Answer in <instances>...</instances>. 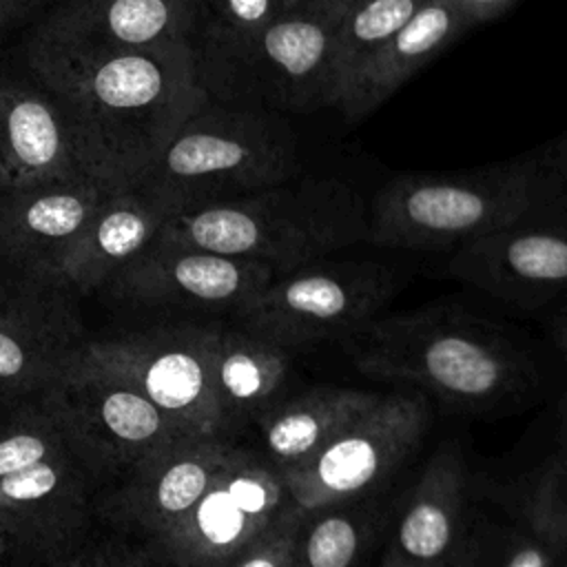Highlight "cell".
<instances>
[{
    "label": "cell",
    "instance_id": "cell-3",
    "mask_svg": "<svg viewBox=\"0 0 567 567\" xmlns=\"http://www.w3.org/2000/svg\"><path fill=\"white\" fill-rule=\"evenodd\" d=\"M186 230L202 250L264 261L279 275L365 244L368 202L341 177L301 171L199 210Z\"/></svg>",
    "mask_w": 567,
    "mask_h": 567
},
{
    "label": "cell",
    "instance_id": "cell-26",
    "mask_svg": "<svg viewBox=\"0 0 567 567\" xmlns=\"http://www.w3.org/2000/svg\"><path fill=\"white\" fill-rule=\"evenodd\" d=\"M144 221L142 217H137L131 210H117L111 213L97 230V239L104 252L113 255V257H124L128 252H133L142 239H144Z\"/></svg>",
    "mask_w": 567,
    "mask_h": 567
},
{
    "label": "cell",
    "instance_id": "cell-34",
    "mask_svg": "<svg viewBox=\"0 0 567 567\" xmlns=\"http://www.w3.org/2000/svg\"><path fill=\"white\" fill-rule=\"evenodd\" d=\"M35 2L38 0H0V22H4L9 18H20Z\"/></svg>",
    "mask_w": 567,
    "mask_h": 567
},
{
    "label": "cell",
    "instance_id": "cell-21",
    "mask_svg": "<svg viewBox=\"0 0 567 567\" xmlns=\"http://www.w3.org/2000/svg\"><path fill=\"white\" fill-rule=\"evenodd\" d=\"M208 374H213V370H208L195 352H166L151 363L146 392L155 405L166 410L195 408L199 399L213 390Z\"/></svg>",
    "mask_w": 567,
    "mask_h": 567
},
{
    "label": "cell",
    "instance_id": "cell-8",
    "mask_svg": "<svg viewBox=\"0 0 567 567\" xmlns=\"http://www.w3.org/2000/svg\"><path fill=\"white\" fill-rule=\"evenodd\" d=\"M472 476L458 441H443L399 498L381 567H463Z\"/></svg>",
    "mask_w": 567,
    "mask_h": 567
},
{
    "label": "cell",
    "instance_id": "cell-5",
    "mask_svg": "<svg viewBox=\"0 0 567 567\" xmlns=\"http://www.w3.org/2000/svg\"><path fill=\"white\" fill-rule=\"evenodd\" d=\"M430 403L419 390H394L359 414L312 461L281 474L288 496L315 509L377 494L421 447Z\"/></svg>",
    "mask_w": 567,
    "mask_h": 567
},
{
    "label": "cell",
    "instance_id": "cell-11",
    "mask_svg": "<svg viewBox=\"0 0 567 567\" xmlns=\"http://www.w3.org/2000/svg\"><path fill=\"white\" fill-rule=\"evenodd\" d=\"M472 27L476 24L458 0H423L399 31L350 78L337 109L350 122L370 115Z\"/></svg>",
    "mask_w": 567,
    "mask_h": 567
},
{
    "label": "cell",
    "instance_id": "cell-4",
    "mask_svg": "<svg viewBox=\"0 0 567 567\" xmlns=\"http://www.w3.org/2000/svg\"><path fill=\"white\" fill-rule=\"evenodd\" d=\"M323 259L275 275L241 310L246 330L292 352L343 341L381 315L399 288L383 264Z\"/></svg>",
    "mask_w": 567,
    "mask_h": 567
},
{
    "label": "cell",
    "instance_id": "cell-7",
    "mask_svg": "<svg viewBox=\"0 0 567 567\" xmlns=\"http://www.w3.org/2000/svg\"><path fill=\"white\" fill-rule=\"evenodd\" d=\"M447 272L520 310L567 299V217L516 221L463 241Z\"/></svg>",
    "mask_w": 567,
    "mask_h": 567
},
{
    "label": "cell",
    "instance_id": "cell-24",
    "mask_svg": "<svg viewBox=\"0 0 567 567\" xmlns=\"http://www.w3.org/2000/svg\"><path fill=\"white\" fill-rule=\"evenodd\" d=\"M106 425L126 441H144L159 430V412L153 401L131 392H115L102 403Z\"/></svg>",
    "mask_w": 567,
    "mask_h": 567
},
{
    "label": "cell",
    "instance_id": "cell-30",
    "mask_svg": "<svg viewBox=\"0 0 567 567\" xmlns=\"http://www.w3.org/2000/svg\"><path fill=\"white\" fill-rule=\"evenodd\" d=\"M514 2L516 0H458V4L463 7V11L470 16L474 24L503 16Z\"/></svg>",
    "mask_w": 567,
    "mask_h": 567
},
{
    "label": "cell",
    "instance_id": "cell-23",
    "mask_svg": "<svg viewBox=\"0 0 567 567\" xmlns=\"http://www.w3.org/2000/svg\"><path fill=\"white\" fill-rule=\"evenodd\" d=\"M213 463L215 458H210V463H206L204 458H188L175 463L162 476L157 487V503L162 505V509L171 514L190 509L215 478Z\"/></svg>",
    "mask_w": 567,
    "mask_h": 567
},
{
    "label": "cell",
    "instance_id": "cell-18",
    "mask_svg": "<svg viewBox=\"0 0 567 567\" xmlns=\"http://www.w3.org/2000/svg\"><path fill=\"white\" fill-rule=\"evenodd\" d=\"M565 567L563 558L536 534L472 514L463 567Z\"/></svg>",
    "mask_w": 567,
    "mask_h": 567
},
{
    "label": "cell",
    "instance_id": "cell-22",
    "mask_svg": "<svg viewBox=\"0 0 567 567\" xmlns=\"http://www.w3.org/2000/svg\"><path fill=\"white\" fill-rule=\"evenodd\" d=\"M9 144L29 166L49 164L60 146V135L51 111L33 97H16L7 111Z\"/></svg>",
    "mask_w": 567,
    "mask_h": 567
},
{
    "label": "cell",
    "instance_id": "cell-32",
    "mask_svg": "<svg viewBox=\"0 0 567 567\" xmlns=\"http://www.w3.org/2000/svg\"><path fill=\"white\" fill-rule=\"evenodd\" d=\"M543 151H545L547 159L551 162V166L567 179V131L560 137H556L554 142L545 144Z\"/></svg>",
    "mask_w": 567,
    "mask_h": 567
},
{
    "label": "cell",
    "instance_id": "cell-19",
    "mask_svg": "<svg viewBox=\"0 0 567 567\" xmlns=\"http://www.w3.org/2000/svg\"><path fill=\"white\" fill-rule=\"evenodd\" d=\"M206 29L202 47L221 73L248 42L284 13V0H202Z\"/></svg>",
    "mask_w": 567,
    "mask_h": 567
},
{
    "label": "cell",
    "instance_id": "cell-1",
    "mask_svg": "<svg viewBox=\"0 0 567 567\" xmlns=\"http://www.w3.org/2000/svg\"><path fill=\"white\" fill-rule=\"evenodd\" d=\"M341 346L363 377L414 388L454 412L518 405L538 388L532 357L507 330L461 306L381 312Z\"/></svg>",
    "mask_w": 567,
    "mask_h": 567
},
{
    "label": "cell",
    "instance_id": "cell-6",
    "mask_svg": "<svg viewBox=\"0 0 567 567\" xmlns=\"http://www.w3.org/2000/svg\"><path fill=\"white\" fill-rule=\"evenodd\" d=\"M334 29L337 22L284 11L219 75L230 89L284 115L337 106Z\"/></svg>",
    "mask_w": 567,
    "mask_h": 567
},
{
    "label": "cell",
    "instance_id": "cell-33",
    "mask_svg": "<svg viewBox=\"0 0 567 567\" xmlns=\"http://www.w3.org/2000/svg\"><path fill=\"white\" fill-rule=\"evenodd\" d=\"M551 341L558 348L560 357L567 361V301L558 308L551 319Z\"/></svg>",
    "mask_w": 567,
    "mask_h": 567
},
{
    "label": "cell",
    "instance_id": "cell-17",
    "mask_svg": "<svg viewBox=\"0 0 567 567\" xmlns=\"http://www.w3.org/2000/svg\"><path fill=\"white\" fill-rule=\"evenodd\" d=\"M423 0H354L334 29L341 91L365 60L390 40ZM341 95V93H339ZM339 102V100H337Z\"/></svg>",
    "mask_w": 567,
    "mask_h": 567
},
{
    "label": "cell",
    "instance_id": "cell-2",
    "mask_svg": "<svg viewBox=\"0 0 567 567\" xmlns=\"http://www.w3.org/2000/svg\"><path fill=\"white\" fill-rule=\"evenodd\" d=\"M549 217H567V179L540 146L478 168L390 177L368 204L365 244L447 250L516 221Z\"/></svg>",
    "mask_w": 567,
    "mask_h": 567
},
{
    "label": "cell",
    "instance_id": "cell-29",
    "mask_svg": "<svg viewBox=\"0 0 567 567\" xmlns=\"http://www.w3.org/2000/svg\"><path fill=\"white\" fill-rule=\"evenodd\" d=\"M352 2L354 0H284V11L315 16L339 24V20L346 16Z\"/></svg>",
    "mask_w": 567,
    "mask_h": 567
},
{
    "label": "cell",
    "instance_id": "cell-14",
    "mask_svg": "<svg viewBox=\"0 0 567 567\" xmlns=\"http://www.w3.org/2000/svg\"><path fill=\"white\" fill-rule=\"evenodd\" d=\"M377 494L308 509L299 567H352L363 563L377 549L381 536L390 534L396 516V505L377 501Z\"/></svg>",
    "mask_w": 567,
    "mask_h": 567
},
{
    "label": "cell",
    "instance_id": "cell-28",
    "mask_svg": "<svg viewBox=\"0 0 567 567\" xmlns=\"http://www.w3.org/2000/svg\"><path fill=\"white\" fill-rule=\"evenodd\" d=\"M44 443L29 434H18L0 441V476L22 470L31 463L42 461Z\"/></svg>",
    "mask_w": 567,
    "mask_h": 567
},
{
    "label": "cell",
    "instance_id": "cell-16",
    "mask_svg": "<svg viewBox=\"0 0 567 567\" xmlns=\"http://www.w3.org/2000/svg\"><path fill=\"white\" fill-rule=\"evenodd\" d=\"M516 520L551 547L567 567V450L547 456L498 496Z\"/></svg>",
    "mask_w": 567,
    "mask_h": 567
},
{
    "label": "cell",
    "instance_id": "cell-31",
    "mask_svg": "<svg viewBox=\"0 0 567 567\" xmlns=\"http://www.w3.org/2000/svg\"><path fill=\"white\" fill-rule=\"evenodd\" d=\"M22 361H24V357H22L20 346L11 337L0 332V377H11V374L20 372Z\"/></svg>",
    "mask_w": 567,
    "mask_h": 567
},
{
    "label": "cell",
    "instance_id": "cell-15",
    "mask_svg": "<svg viewBox=\"0 0 567 567\" xmlns=\"http://www.w3.org/2000/svg\"><path fill=\"white\" fill-rule=\"evenodd\" d=\"M292 354V350L248 330L235 334L215 357L213 390L224 394L233 410L250 412L259 419L286 396Z\"/></svg>",
    "mask_w": 567,
    "mask_h": 567
},
{
    "label": "cell",
    "instance_id": "cell-35",
    "mask_svg": "<svg viewBox=\"0 0 567 567\" xmlns=\"http://www.w3.org/2000/svg\"><path fill=\"white\" fill-rule=\"evenodd\" d=\"M558 436L563 447L567 450V396L560 403V419H558Z\"/></svg>",
    "mask_w": 567,
    "mask_h": 567
},
{
    "label": "cell",
    "instance_id": "cell-27",
    "mask_svg": "<svg viewBox=\"0 0 567 567\" xmlns=\"http://www.w3.org/2000/svg\"><path fill=\"white\" fill-rule=\"evenodd\" d=\"M55 472L47 463H31L22 470L4 474L0 481V489L4 496L13 501H33L49 494L55 487Z\"/></svg>",
    "mask_w": 567,
    "mask_h": 567
},
{
    "label": "cell",
    "instance_id": "cell-25",
    "mask_svg": "<svg viewBox=\"0 0 567 567\" xmlns=\"http://www.w3.org/2000/svg\"><path fill=\"white\" fill-rule=\"evenodd\" d=\"M84 219V206L73 195H51L38 199L29 213L27 221L29 226L49 237H62L73 233Z\"/></svg>",
    "mask_w": 567,
    "mask_h": 567
},
{
    "label": "cell",
    "instance_id": "cell-12",
    "mask_svg": "<svg viewBox=\"0 0 567 567\" xmlns=\"http://www.w3.org/2000/svg\"><path fill=\"white\" fill-rule=\"evenodd\" d=\"M383 392L348 385H312L281 396L259 416L268 461L286 474L312 461Z\"/></svg>",
    "mask_w": 567,
    "mask_h": 567
},
{
    "label": "cell",
    "instance_id": "cell-13",
    "mask_svg": "<svg viewBox=\"0 0 567 567\" xmlns=\"http://www.w3.org/2000/svg\"><path fill=\"white\" fill-rule=\"evenodd\" d=\"M288 498L270 461H230L224 483L208 485L195 507V532L210 554L235 556Z\"/></svg>",
    "mask_w": 567,
    "mask_h": 567
},
{
    "label": "cell",
    "instance_id": "cell-10",
    "mask_svg": "<svg viewBox=\"0 0 567 567\" xmlns=\"http://www.w3.org/2000/svg\"><path fill=\"white\" fill-rule=\"evenodd\" d=\"M202 0H62L40 31L100 47H195L204 38Z\"/></svg>",
    "mask_w": 567,
    "mask_h": 567
},
{
    "label": "cell",
    "instance_id": "cell-9",
    "mask_svg": "<svg viewBox=\"0 0 567 567\" xmlns=\"http://www.w3.org/2000/svg\"><path fill=\"white\" fill-rule=\"evenodd\" d=\"M168 168L179 177H208L261 188L299 175V140L290 120L272 109H246L195 128L168 148Z\"/></svg>",
    "mask_w": 567,
    "mask_h": 567
},
{
    "label": "cell",
    "instance_id": "cell-20",
    "mask_svg": "<svg viewBox=\"0 0 567 567\" xmlns=\"http://www.w3.org/2000/svg\"><path fill=\"white\" fill-rule=\"evenodd\" d=\"M308 507L290 496L235 554L239 567H299L301 534Z\"/></svg>",
    "mask_w": 567,
    "mask_h": 567
}]
</instances>
